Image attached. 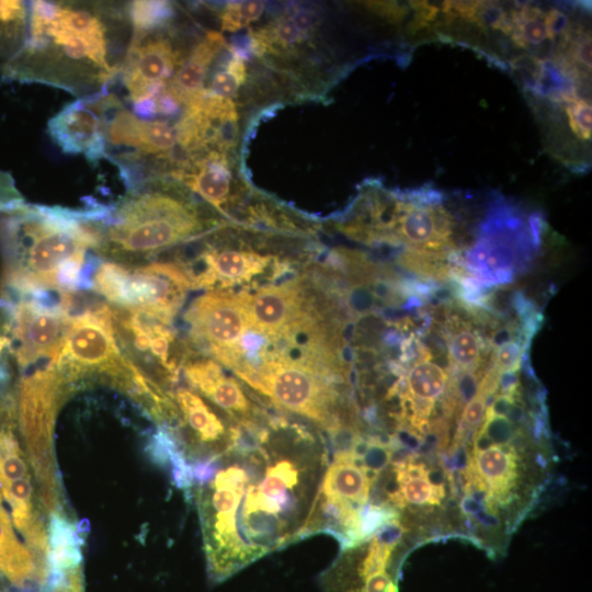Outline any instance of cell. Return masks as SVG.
<instances>
[{
  "mask_svg": "<svg viewBox=\"0 0 592 592\" xmlns=\"http://www.w3.org/2000/svg\"><path fill=\"white\" fill-rule=\"evenodd\" d=\"M216 225L177 181L150 178L111 205L96 251L126 264L196 240Z\"/></svg>",
  "mask_w": 592,
  "mask_h": 592,
  "instance_id": "3957f363",
  "label": "cell"
},
{
  "mask_svg": "<svg viewBox=\"0 0 592 592\" xmlns=\"http://www.w3.org/2000/svg\"><path fill=\"white\" fill-rule=\"evenodd\" d=\"M237 294L246 306L250 328L267 339L280 337L296 326L309 304L300 280L269 284Z\"/></svg>",
  "mask_w": 592,
  "mask_h": 592,
  "instance_id": "5bb4252c",
  "label": "cell"
},
{
  "mask_svg": "<svg viewBox=\"0 0 592 592\" xmlns=\"http://www.w3.org/2000/svg\"><path fill=\"white\" fill-rule=\"evenodd\" d=\"M185 462L214 581L315 534L330 449L311 423L265 409L236 422L221 449Z\"/></svg>",
  "mask_w": 592,
  "mask_h": 592,
  "instance_id": "6da1fadb",
  "label": "cell"
},
{
  "mask_svg": "<svg viewBox=\"0 0 592 592\" xmlns=\"http://www.w3.org/2000/svg\"><path fill=\"white\" fill-rule=\"evenodd\" d=\"M169 173L220 214L229 216L238 194L226 151L207 150L183 157Z\"/></svg>",
  "mask_w": 592,
  "mask_h": 592,
  "instance_id": "9a60e30c",
  "label": "cell"
},
{
  "mask_svg": "<svg viewBox=\"0 0 592 592\" xmlns=\"http://www.w3.org/2000/svg\"><path fill=\"white\" fill-rule=\"evenodd\" d=\"M69 326V315L48 308L33 299H22L15 305L12 335L16 341L13 353L21 367L39 358L58 355Z\"/></svg>",
  "mask_w": 592,
  "mask_h": 592,
  "instance_id": "4fadbf2b",
  "label": "cell"
},
{
  "mask_svg": "<svg viewBox=\"0 0 592 592\" xmlns=\"http://www.w3.org/2000/svg\"><path fill=\"white\" fill-rule=\"evenodd\" d=\"M431 360H418L401 376L402 390L414 400L435 402L447 391L452 368L447 373Z\"/></svg>",
  "mask_w": 592,
  "mask_h": 592,
  "instance_id": "ffe728a7",
  "label": "cell"
},
{
  "mask_svg": "<svg viewBox=\"0 0 592 592\" xmlns=\"http://www.w3.org/2000/svg\"><path fill=\"white\" fill-rule=\"evenodd\" d=\"M167 27L132 33L121 77L133 106L155 103L185 59Z\"/></svg>",
  "mask_w": 592,
  "mask_h": 592,
  "instance_id": "8fae6325",
  "label": "cell"
},
{
  "mask_svg": "<svg viewBox=\"0 0 592 592\" xmlns=\"http://www.w3.org/2000/svg\"><path fill=\"white\" fill-rule=\"evenodd\" d=\"M75 383L62 368L50 363L47 367L25 376L20 385L21 432L41 487V502L50 514L60 511L53 431L58 410Z\"/></svg>",
  "mask_w": 592,
  "mask_h": 592,
  "instance_id": "5b68a950",
  "label": "cell"
},
{
  "mask_svg": "<svg viewBox=\"0 0 592 592\" xmlns=\"http://www.w3.org/2000/svg\"><path fill=\"white\" fill-rule=\"evenodd\" d=\"M47 544L49 572L65 573L79 568L82 539L76 531V525L60 511L49 516Z\"/></svg>",
  "mask_w": 592,
  "mask_h": 592,
  "instance_id": "d6986e66",
  "label": "cell"
},
{
  "mask_svg": "<svg viewBox=\"0 0 592 592\" xmlns=\"http://www.w3.org/2000/svg\"><path fill=\"white\" fill-rule=\"evenodd\" d=\"M264 9L265 3L259 0L227 2L220 13L221 31L235 32L247 27L260 19Z\"/></svg>",
  "mask_w": 592,
  "mask_h": 592,
  "instance_id": "cb8c5ba5",
  "label": "cell"
},
{
  "mask_svg": "<svg viewBox=\"0 0 592 592\" xmlns=\"http://www.w3.org/2000/svg\"><path fill=\"white\" fill-rule=\"evenodd\" d=\"M75 382L96 376L130 396L137 366L122 353L114 332L111 307L91 303L69 316L58 355L50 362Z\"/></svg>",
  "mask_w": 592,
  "mask_h": 592,
  "instance_id": "52a82bcc",
  "label": "cell"
},
{
  "mask_svg": "<svg viewBox=\"0 0 592 592\" xmlns=\"http://www.w3.org/2000/svg\"><path fill=\"white\" fill-rule=\"evenodd\" d=\"M31 477L21 451L5 456L0 462L1 487L21 478Z\"/></svg>",
  "mask_w": 592,
  "mask_h": 592,
  "instance_id": "484cf974",
  "label": "cell"
},
{
  "mask_svg": "<svg viewBox=\"0 0 592 592\" xmlns=\"http://www.w3.org/2000/svg\"><path fill=\"white\" fill-rule=\"evenodd\" d=\"M190 288L187 275L175 261L130 266L99 260L91 275V289L114 306L140 310L168 325Z\"/></svg>",
  "mask_w": 592,
  "mask_h": 592,
  "instance_id": "8992f818",
  "label": "cell"
},
{
  "mask_svg": "<svg viewBox=\"0 0 592 592\" xmlns=\"http://www.w3.org/2000/svg\"><path fill=\"white\" fill-rule=\"evenodd\" d=\"M29 26V2L0 0V71L22 48Z\"/></svg>",
  "mask_w": 592,
  "mask_h": 592,
  "instance_id": "44dd1931",
  "label": "cell"
},
{
  "mask_svg": "<svg viewBox=\"0 0 592 592\" xmlns=\"http://www.w3.org/2000/svg\"><path fill=\"white\" fill-rule=\"evenodd\" d=\"M132 32L129 2H29L25 42L2 78L79 99L106 93L122 73Z\"/></svg>",
  "mask_w": 592,
  "mask_h": 592,
  "instance_id": "7a4b0ae2",
  "label": "cell"
},
{
  "mask_svg": "<svg viewBox=\"0 0 592 592\" xmlns=\"http://www.w3.org/2000/svg\"><path fill=\"white\" fill-rule=\"evenodd\" d=\"M406 533L389 524L367 539L342 549L323 574L326 592H397L399 570L407 551Z\"/></svg>",
  "mask_w": 592,
  "mask_h": 592,
  "instance_id": "ba28073f",
  "label": "cell"
},
{
  "mask_svg": "<svg viewBox=\"0 0 592 592\" xmlns=\"http://www.w3.org/2000/svg\"><path fill=\"white\" fill-rule=\"evenodd\" d=\"M567 15L558 10L551 9L545 14V24L548 30L549 39L554 41L557 35L562 36L569 29Z\"/></svg>",
  "mask_w": 592,
  "mask_h": 592,
  "instance_id": "83f0119b",
  "label": "cell"
},
{
  "mask_svg": "<svg viewBox=\"0 0 592 592\" xmlns=\"http://www.w3.org/2000/svg\"><path fill=\"white\" fill-rule=\"evenodd\" d=\"M566 114L572 133L581 140L591 138V105L588 101L570 96L566 101Z\"/></svg>",
  "mask_w": 592,
  "mask_h": 592,
  "instance_id": "d4e9b609",
  "label": "cell"
},
{
  "mask_svg": "<svg viewBox=\"0 0 592 592\" xmlns=\"http://www.w3.org/2000/svg\"><path fill=\"white\" fill-rule=\"evenodd\" d=\"M318 23L317 15L306 8L287 9L270 24L253 33L254 50L258 54L295 52L311 37Z\"/></svg>",
  "mask_w": 592,
  "mask_h": 592,
  "instance_id": "ac0fdd59",
  "label": "cell"
},
{
  "mask_svg": "<svg viewBox=\"0 0 592 592\" xmlns=\"http://www.w3.org/2000/svg\"><path fill=\"white\" fill-rule=\"evenodd\" d=\"M173 14V5L168 1H132L129 2L132 33L163 27L169 24Z\"/></svg>",
  "mask_w": 592,
  "mask_h": 592,
  "instance_id": "603a6c76",
  "label": "cell"
},
{
  "mask_svg": "<svg viewBox=\"0 0 592 592\" xmlns=\"http://www.w3.org/2000/svg\"><path fill=\"white\" fill-rule=\"evenodd\" d=\"M2 493L9 503H32L33 486L31 482V477L21 478L2 486Z\"/></svg>",
  "mask_w": 592,
  "mask_h": 592,
  "instance_id": "4316f807",
  "label": "cell"
},
{
  "mask_svg": "<svg viewBox=\"0 0 592 592\" xmlns=\"http://www.w3.org/2000/svg\"><path fill=\"white\" fill-rule=\"evenodd\" d=\"M192 343L234 369L239 344L249 329L242 298L237 293L209 291L195 298L184 314Z\"/></svg>",
  "mask_w": 592,
  "mask_h": 592,
  "instance_id": "30bf717a",
  "label": "cell"
},
{
  "mask_svg": "<svg viewBox=\"0 0 592 592\" xmlns=\"http://www.w3.org/2000/svg\"><path fill=\"white\" fill-rule=\"evenodd\" d=\"M11 346V340L8 337L0 334V355L4 348Z\"/></svg>",
  "mask_w": 592,
  "mask_h": 592,
  "instance_id": "f546056e",
  "label": "cell"
},
{
  "mask_svg": "<svg viewBox=\"0 0 592 592\" xmlns=\"http://www.w3.org/2000/svg\"><path fill=\"white\" fill-rule=\"evenodd\" d=\"M187 275L192 288L246 293L276 282L289 272V263L249 247L206 242L191 261H175Z\"/></svg>",
  "mask_w": 592,
  "mask_h": 592,
  "instance_id": "9c48e42d",
  "label": "cell"
},
{
  "mask_svg": "<svg viewBox=\"0 0 592 592\" xmlns=\"http://www.w3.org/2000/svg\"><path fill=\"white\" fill-rule=\"evenodd\" d=\"M247 79V66L243 57L234 52L226 65L217 70L204 91L213 96L230 99L238 93Z\"/></svg>",
  "mask_w": 592,
  "mask_h": 592,
  "instance_id": "7402d4cb",
  "label": "cell"
},
{
  "mask_svg": "<svg viewBox=\"0 0 592 592\" xmlns=\"http://www.w3.org/2000/svg\"><path fill=\"white\" fill-rule=\"evenodd\" d=\"M118 103L110 92L67 103L49 118L47 133L65 153L82 155L96 164L107 159L105 115Z\"/></svg>",
  "mask_w": 592,
  "mask_h": 592,
  "instance_id": "7c38bea8",
  "label": "cell"
},
{
  "mask_svg": "<svg viewBox=\"0 0 592 592\" xmlns=\"http://www.w3.org/2000/svg\"><path fill=\"white\" fill-rule=\"evenodd\" d=\"M0 506H2V496H1V492H0Z\"/></svg>",
  "mask_w": 592,
  "mask_h": 592,
  "instance_id": "4dcf8cb0",
  "label": "cell"
},
{
  "mask_svg": "<svg viewBox=\"0 0 592 592\" xmlns=\"http://www.w3.org/2000/svg\"><path fill=\"white\" fill-rule=\"evenodd\" d=\"M226 46L221 33L208 31L191 48L187 57L167 86L168 93L179 105H186L205 89L210 66Z\"/></svg>",
  "mask_w": 592,
  "mask_h": 592,
  "instance_id": "e0dca14e",
  "label": "cell"
},
{
  "mask_svg": "<svg viewBox=\"0 0 592 592\" xmlns=\"http://www.w3.org/2000/svg\"><path fill=\"white\" fill-rule=\"evenodd\" d=\"M83 225L78 208L23 203L0 213V286L21 300L39 289H57L60 264L90 248Z\"/></svg>",
  "mask_w": 592,
  "mask_h": 592,
  "instance_id": "277c9868",
  "label": "cell"
},
{
  "mask_svg": "<svg viewBox=\"0 0 592 592\" xmlns=\"http://www.w3.org/2000/svg\"><path fill=\"white\" fill-rule=\"evenodd\" d=\"M189 384L236 422L255 419L265 409L214 358L190 356L182 367Z\"/></svg>",
  "mask_w": 592,
  "mask_h": 592,
  "instance_id": "2e32d148",
  "label": "cell"
},
{
  "mask_svg": "<svg viewBox=\"0 0 592 592\" xmlns=\"http://www.w3.org/2000/svg\"><path fill=\"white\" fill-rule=\"evenodd\" d=\"M52 592H82L80 567L69 572L67 580Z\"/></svg>",
  "mask_w": 592,
  "mask_h": 592,
  "instance_id": "f1b7e54d",
  "label": "cell"
}]
</instances>
